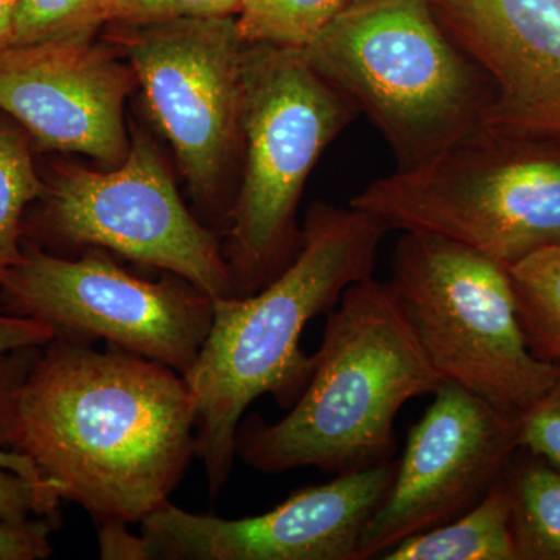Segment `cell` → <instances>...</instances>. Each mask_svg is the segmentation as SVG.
<instances>
[{"mask_svg":"<svg viewBox=\"0 0 560 560\" xmlns=\"http://www.w3.org/2000/svg\"><path fill=\"white\" fill-rule=\"evenodd\" d=\"M0 451L98 528L131 525L171 501L197 456V408L171 368L55 335L0 353Z\"/></svg>","mask_w":560,"mask_h":560,"instance_id":"1","label":"cell"},{"mask_svg":"<svg viewBox=\"0 0 560 560\" xmlns=\"http://www.w3.org/2000/svg\"><path fill=\"white\" fill-rule=\"evenodd\" d=\"M388 228L370 212L316 202L302 228L300 253L278 278L248 296L213 301V318L186 375L197 408V456L210 495L230 480L243 415L271 394L293 404L316 357L301 349L305 326L330 312L352 283L370 279Z\"/></svg>","mask_w":560,"mask_h":560,"instance_id":"2","label":"cell"},{"mask_svg":"<svg viewBox=\"0 0 560 560\" xmlns=\"http://www.w3.org/2000/svg\"><path fill=\"white\" fill-rule=\"evenodd\" d=\"M307 386L282 419L241 423L237 456L264 474H326L393 460L394 420L408 400L434 394L431 366L388 282L352 283L331 308Z\"/></svg>","mask_w":560,"mask_h":560,"instance_id":"3","label":"cell"},{"mask_svg":"<svg viewBox=\"0 0 560 560\" xmlns=\"http://www.w3.org/2000/svg\"><path fill=\"white\" fill-rule=\"evenodd\" d=\"M301 51L381 132L397 171L427 164L485 125L488 80L431 0L352 3Z\"/></svg>","mask_w":560,"mask_h":560,"instance_id":"4","label":"cell"},{"mask_svg":"<svg viewBox=\"0 0 560 560\" xmlns=\"http://www.w3.org/2000/svg\"><path fill=\"white\" fill-rule=\"evenodd\" d=\"M355 114L301 50L246 44L241 109L245 173L223 249L234 296L264 289L300 253L296 210L305 183Z\"/></svg>","mask_w":560,"mask_h":560,"instance_id":"5","label":"cell"},{"mask_svg":"<svg viewBox=\"0 0 560 560\" xmlns=\"http://www.w3.org/2000/svg\"><path fill=\"white\" fill-rule=\"evenodd\" d=\"M388 230L440 235L510 268L560 246V143L482 125L349 202Z\"/></svg>","mask_w":560,"mask_h":560,"instance_id":"6","label":"cell"},{"mask_svg":"<svg viewBox=\"0 0 560 560\" xmlns=\"http://www.w3.org/2000/svg\"><path fill=\"white\" fill-rule=\"evenodd\" d=\"M394 296L442 382L523 418L560 378L530 352L503 265L440 235L405 232L394 248Z\"/></svg>","mask_w":560,"mask_h":560,"instance_id":"7","label":"cell"},{"mask_svg":"<svg viewBox=\"0 0 560 560\" xmlns=\"http://www.w3.org/2000/svg\"><path fill=\"white\" fill-rule=\"evenodd\" d=\"M36 202V215L24 219V241L38 235L114 250L187 280L212 301L234 296L219 237L191 215L143 132H131L127 158L110 172L55 165Z\"/></svg>","mask_w":560,"mask_h":560,"instance_id":"8","label":"cell"},{"mask_svg":"<svg viewBox=\"0 0 560 560\" xmlns=\"http://www.w3.org/2000/svg\"><path fill=\"white\" fill-rule=\"evenodd\" d=\"M0 304L55 335L103 338L180 375L197 361L213 318V301L187 280L149 282L101 250L73 260L31 242L0 285Z\"/></svg>","mask_w":560,"mask_h":560,"instance_id":"9","label":"cell"},{"mask_svg":"<svg viewBox=\"0 0 560 560\" xmlns=\"http://www.w3.org/2000/svg\"><path fill=\"white\" fill-rule=\"evenodd\" d=\"M110 25L191 190L213 197L242 145L246 44L235 16Z\"/></svg>","mask_w":560,"mask_h":560,"instance_id":"10","label":"cell"},{"mask_svg":"<svg viewBox=\"0 0 560 560\" xmlns=\"http://www.w3.org/2000/svg\"><path fill=\"white\" fill-rule=\"evenodd\" d=\"M521 419L442 383L408 431L393 485L361 537L359 560L381 559L407 537L480 503L521 451Z\"/></svg>","mask_w":560,"mask_h":560,"instance_id":"11","label":"cell"},{"mask_svg":"<svg viewBox=\"0 0 560 560\" xmlns=\"http://www.w3.org/2000/svg\"><path fill=\"white\" fill-rule=\"evenodd\" d=\"M397 463L346 471L311 486L265 514L221 518L168 503L140 522L143 560H359L372 515Z\"/></svg>","mask_w":560,"mask_h":560,"instance_id":"12","label":"cell"},{"mask_svg":"<svg viewBox=\"0 0 560 560\" xmlns=\"http://www.w3.org/2000/svg\"><path fill=\"white\" fill-rule=\"evenodd\" d=\"M136 83L130 65L92 40L0 51V110L33 145L86 154L113 167L130 151L124 109Z\"/></svg>","mask_w":560,"mask_h":560,"instance_id":"13","label":"cell"},{"mask_svg":"<svg viewBox=\"0 0 560 560\" xmlns=\"http://www.w3.org/2000/svg\"><path fill=\"white\" fill-rule=\"evenodd\" d=\"M486 77V127L560 143V0H431Z\"/></svg>","mask_w":560,"mask_h":560,"instance_id":"14","label":"cell"},{"mask_svg":"<svg viewBox=\"0 0 560 560\" xmlns=\"http://www.w3.org/2000/svg\"><path fill=\"white\" fill-rule=\"evenodd\" d=\"M385 560H518L511 528V499L500 478L480 503L438 528L386 551Z\"/></svg>","mask_w":560,"mask_h":560,"instance_id":"15","label":"cell"},{"mask_svg":"<svg viewBox=\"0 0 560 560\" xmlns=\"http://www.w3.org/2000/svg\"><path fill=\"white\" fill-rule=\"evenodd\" d=\"M518 560H560V467L518 451L504 471Z\"/></svg>","mask_w":560,"mask_h":560,"instance_id":"16","label":"cell"},{"mask_svg":"<svg viewBox=\"0 0 560 560\" xmlns=\"http://www.w3.org/2000/svg\"><path fill=\"white\" fill-rule=\"evenodd\" d=\"M508 272L530 352L560 366V246L536 250Z\"/></svg>","mask_w":560,"mask_h":560,"instance_id":"17","label":"cell"},{"mask_svg":"<svg viewBox=\"0 0 560 560\" xmlns=\"http://www.w3.org/2000/svg\"><path fill=\"white\" fill-rule=\"evenodd\" d=\"M44 194L33 143L20 125L0 127V285L24 256V219Z\"/></svg>","mask_w":560,"mask_h":560,"instance_id":"18","label":"cell"},{"mask_svg":"<svg viewBox=\"0 0 560 560\" xmlns=\"http://www.w3.org/2000/svg\"><path fill=\"white\" fill-rule=\"evenodd\" d=\"M345 7V0H242L235 21L245 44L302 50Z\"/></svg>","mask_w":560,"mask_h":560,"instance_id":"19","label":"cell"},{"mask_svg":"<svg viewBox=\"0 0 560 560\" xmlns=\"http://www.w3.org/2000/svg\"><path fill=\"white\" fill-rule=\"evenodd\" d=\"M108 0H16L13 46L88 43L106 22Z\"/></svg>","mask_w":560,"mask_h":560,"instance_id":"20","label":"cell"},{"mask_svg":"<svg viewBox=\"0 0 560 560\" xmlns=\"http://www.w3.org/2000/svg\"><path fill=\"white\" fill-rule=\"evenodd\" d=\"M61 503L31 460L14 452L0 451V521L43 517L58 523Z\"/></svg>","mask_w":560,"mask_h":560,"instance_id":"21","label":"cell"},{"mask_svg":"<svg viewBox=\"0 0 560 560\" xmlns=\"http://www.w3.org/2000/svg\"><path fill=\"white\" fill-rule=\"evenodd\" d=\"M241 5L242 0H108L106 25L231 18Z\"/></svg>","mask_w":560,"mask_h":560,"instance_id":"22","label":"cell"},{"mask_svg":"<svg viewBox=\"0 0 560 560\" xmlns=\"http://www.w3.org/2000/svg\"><path fill=\"white\" fill-rule=\"evenodd\" d=\"M521 448L560 467V378L521 419Z\"/></svg>","mask_w":560,"mask_h":560,"instance_id":"23","label":"cell"},{"mask_svg":"<svg viewBox=\"0 0 560 560\" xmlns=\"http://www.w3.org/2000/svg\"><path fill=\"white\" fill-rule=\"evenodd\" d=\"M58 523L49 518L0 521V560H40L50 558L51 533Z\"/></svg>","mask_w":560,"mask_h":560,"instance_id":"24","label":"cell"},{"mask_svg":"<svg viewBox=\"0 0 560 560\" xmlns=\"http://www.w3.org/2000/svg\"><path fill=\"white\" fill-rule=\"evenodd\" d=\"M55 337L49 324L25 316L11 315L0 308V353L7 350L44 345Z\"/></svg>","mask_w":560,"mask_h":560,"instance_id":"25","label":"cell"},{"mask_svg":"<svg viewBox=\"0 0 560 560\" xmlns=\"http://www.w3.org/2000/svg\"><path fill=\"white\" fill-rule=\"evenodd\" d=\"M98 545H101L102 559L143 560L142 540L127 529V525L101 526L98 529Z\"/></svg>","mask_w":560,"mask_h":560,"instance_id":"26","label":"cell"},{"mask_svg":"<svg viewBox=\"0 0 560 560\" xmlns=\"http://www.w3.org/2000/svg\"><path fill=\"white\" fill-rule=\"evenodd\" d=\"M14 14L16 0H0V51L13 46Z\"/></svg>","mask_w":560,"mask_h":560,"instance_id":"27","label":"cell"},{"mask_svg":"<svg viewBox=\"0 0 560 560\" xmlns=\"http://www.w3.org/2000/svg\"><path fill=\"white\" fill-rule=\"evenodd\" d=\"M370 2V0H345L346 5H352V3Z\"/></svg>","mask_w":560,"mask_h":560,"instance_id":"28","label":"cell"}]
</instances>
